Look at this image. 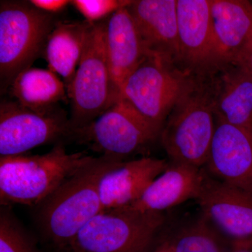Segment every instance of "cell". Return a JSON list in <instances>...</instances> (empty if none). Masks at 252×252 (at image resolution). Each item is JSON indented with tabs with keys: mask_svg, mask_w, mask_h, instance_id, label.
<instances>
[{
	"mask_svg": "<svg viewBox=\"0 0 252 252\" xmlns=\"http://www.w3.org/2000/svg\"><path fill=\"white\" fill-rule=\"evenodd\" d=\"M93 24L87 21L57 22L44 49L50 70L64 79L67 92L85 51Z\"/></svg>",
	"mask_w": 252,
	"mask_h": 252,
	"instance_id": "d6986e66",
	"label": "cell"
},
{
	"mask_svg": "<svg viewBox=\"0 0 252 252\" xmlns=\"http://www.w3.org/2000/svg\"><path fill=\"white\" fill-rule=\"evenodd\" d=\"M34 7L54 14V13L60 12L65 9L68 4H71V1L67 0H31L29 1Z\"/></svg>",
	"mask_w": 252,
	"mask_h": 252,
	"instance_id": "cb8c5ba5",
	"label": "cell"
},
{
	"mask_svg": "<svg viewBox=\"0 0 252 252\" xmlns=\"http://www.w3.org/2000/svg\"><path fill=\"white\" fill-rule=\"evenodd\" d=\"M0 252H37L9 210L1 209Z\"/></svg>",
	"mask_w": 252,
	"mask_h": 252,
	"instance_id": "7402d4cb",
	"label": "cell"
},
{
	"mask_svg": "<svg viewBox=\"0 0 252 252\" xmlns=\"http://www.w3.org/2000/svg\"><path fill=\"white\" fill-rule=\"evenodd\" d=\"M86 152L67 153L64 142L42 155L0 157L1 206L38 207L63 182L94 161Z\"/></svg>",
	"mask_w": 252,
	"mask_h": 252,
	"instance_id": "7a4b0ae2",
	"label": "cell"
},
{
	"mask_svg": "<svg viewBox=\"0 0 252 252\" xmlns=\"http://www.w3.org/2000/svg\"><path fill=\"white\" fill-rule=\"evenodd\" d=\"M72 126L57 108L35 111L16 101L0 104V157L25 154L28 151L69 139Z\"/></svg>",
	"mask_w": 252,
	"mask_h": 252,
	"instance_id": "9c48e42d",
	"label": "cell"
},
{
	"mask_svg": "<svg viewBox=\"0 0 252 252\" xmlns=\"http://www.w3.org/2000/svg\"><path fill=\"white\" fill-rule=\"evenodd\" d=\"M106 21L94 23L68 97L72 127L94 122L115 102L105 47Z\"/></svg>",
	"mask_w": 252,
	"mask_h": 252,
	"instance_id": "52a82bcc",
	"label": "cell"
},
{
	"mask_svg": "<svg viewBox=\"0 0 252 252\" xmlns=\"http://www.w3.org/2000/svg\"><path fill=\"white\" fill-rule=\"evenodd\" d=\"M181 62L200 72L215 69L211 0H177Z\"/></svg>",
	"mask_w": 252,
	"mask_h": 252,
	"instance_id": "5bb4252c",
	"label": "cell"
},
{
	"mask_svg": "<svg viewBox=\"0 0 252 252\" xmlns=\"http://www.w3.org/2000/svg\"><path fill=\"white\" fill-rule=\"evenodd\" d=\"M216 129L211 89L190 79L159 137L172 162L203 168Z\"/></svg>",
	"mask_w": 252,
	"mask_h": 252,
	"instance_id": "3957f363",
	"label": "cell"
},
{
	"mask_svg": "<svg viewBox=\"0 0 252 252\" xmlns=\"http://www.w3.org/2000/svg\"><path fill=\"white\" fill-rule=\"evenodd\" d=\"M223 69L211 89L217 119L230 125L252 129V75L239 63L220 66Z\"/></svg>",
	"mask_w": 252,
	"mask_h": 252,
	"instance_id": "ac0fdd59",
	"label": "cell"
},
{
	"mask_svg": "<svg viewBox=\"0 0 252 252\" xmlns=\"http://www.w3.org/2000/svg\"><path fill=\"white\" fill-rule=\"evenodd\" d=\"M203 168L217 180L252 194V129L216 119L215 135Z\"/></svg>",
	"mask_w": 252,
	"mask_h": 252,
	"instance_id": "8fae6325",
	"label": "cell"
},
{
	"mask_svg": "<svg viewBox=\"0 0 252 252\" xmlns=\"http://www.w3.org/2000/svg\"><path fill=\"white\" fill-rule=\"evenodd\" d=\"M168 163L163 159L151 157L117 162L99 179L98 191L103 211L119 210L135 203L165 171Z\"/></svg>",
	"mask_w": 252,
	"mask_h": 252,
	"instance_id": "4fadbf2b",
	"label": "cell"
},
{
	"mask_svg": "<svg viewBox=\"0 0 252 252\" xmlns=\"http://www.w3.org/2000/svg\"><path fill=\"white\" fill-rule=\"evenodd\" d=\"M58 21L54 14L30 1L0 3V81L1 91L10 87L20 73L31 67L44 51Z\"/></svg>",
	"mask_w": 252,
	"mask_h": 252,
	"instance_id": "277c9868",
	"label": "cell"
},
{
	"mask_svg": "<svg viewBox=\"0 0 252 252\" xmlns=\"http://www.w3.org/2000/svg\"><path fill=\"white\" fill-rule=\"evenodd\" d=\"M203 170V183L195 199L200 215L233 249L252 245V194Z\"/></svg>",
	"mask_w": 252,
	"mask_h": 252,
	"instance_id": "30bf717a",
	"label": "cell"
},
{
	"mask_svg": "<svg viewBox=\"0 0 252 252\" xmlns=\"http://www.w3.org/2000/svg\"><path fill=\"white\" fill-rule=\"evenodd\" d=\"M154 252H173L166 238L159 242Z\"/></svg>",
	"mask_w": 252,
	"mask_h": 252,
	"instance_id": "484cf974",
	"label": "cell"
},
{
	"mask_svg": "<svg viewBox=\"0 0 252 252\" xmlns=\"http://www.w3.org/2000/svg\"><path fill=\"white\" fill-rule=\"evenodd\" d=\"M190 81L173 63L148 56L123 84L117 99L130 104L162 130Z\"/></svg>",
	"mask_w": 252,
	"mask_h": 252,
	"instance_id": "ba28073f",
	"label": "cell"
},
{
	"mask_svg": "<svg viewBox=\"0 0 252 252\" xmlns=\"http://www.w3.org/2000/svg\"><path fill=\"white\" fill-rule=\"evenodd\" d=\"M164 223L162 213L104 210L79 231L70 252H150Z\"/></svg>",
	"mask_w": 252,
	"mask_h": 252,
	"instance_id": "5b68a950",
	"label": "cell"
},
{
	"mask_svg": "<svg viewBox=\"0 0 252 252\" xmlns=\"http://www.w3.org/2000/svg\"><path fill=\"white\" fill-rule=\"evenodd\" d=\"M160 132L130 104L118 99L94 122L72 127L69 139L87 146L101 156L124 160L153 142Z\"/></svg>",
	"mask_w": 252,
	"mask_h": 252,
	"instance_id": "8992f818",
	"label": "cell"
},
{
	"mask_svg": "<svg viewBox=\"0 0 252 252\" xmlns=\"http://www.w3.org/2000/svg\"><path fill=\"white\" fill-rule=\"evenodd\" d=\"M173 252H231L233 248L201 215L166 237Z\"/></svg>",
	"mask_w": 252,
	"mask_h": 252,
	"instance_id": "44dd1931",
	"label": "cell"
},
{
	"mask_svg": "<svg viewBox=\"0 0 252 252\" xmlns=\"http://www.w3.org/2000/svg\"><path fill=\"white\" fill-rule=\"evenodd\" d=\"M215 68L234 63L252 38V3L211 0Z\"/></svg>",
	"mask_w": 252,
	"mask_h": 252,
	"instance_id": "2e32d148",
	"label": "cell"
},
{
	"mask_svg": "<svg viewBox=\"0 0 252 252\" xmlns=\"http://www.w3.org/2000/svg\"><path fill=\"white\" fill-rule=\"evenodd\" d=\"M203 167L169 162L165 171L151 183L137 201L122 209L162 213L164 210L190 199L195 200L203 183Z\"/></svg>",
	"mask_w": 252,
	"mask_h": 252,
	"instance_id": "e0dca14e",
	"label": "cell"
},
{
	"mask_svg": "<svg viewBox=\"0 0 252 252\" xmlns=\"http://www.w3.org/2000/svg\"><path fill=\"white\" fill-rule=\"evenodd\" d=\"M118 158L100 156L63 182L38 206L43 233L60 252H70L79 231L103 211L98 191L99 179Z\"/></svg>",
	"mask_w": 252,
	"mask_h": 252,
	"instance_id": "6da1fadb",
	"label": "cell"
},
{
	"mask_svg": "<svg viewBox=\"0 0 252 252\" xmlns=\"http://www.w3.org/2000/svg\"><path fill=\"white\" fill-rule=\"evenodd\" d=\"M105 47L117 100L123 84L148 56L128 6L118 10L106 21Z\"/></svg>",
	"mask_w": 252,
	"mask_h": 252,
	"instance_id": "9a60e30c",
	"label": "cell"
},
{
	"mask_svg": "<svg viewBox=\"0 0 252 252\" xmlns=\"http://www.w3.org/2000/svg\"><path fill=\"white\" fill-rule=\"evenodd\" d=\"M128 9L148 56L180 62L177 0H137Z\"/></svg>",
	"mask_w": 252,
	"mask_h": 252,
	"instance_id": "7c38bea8",
	"label": "cell"
},
{
	"mask_svg": "<svg viewBox=\"0 0 252 252\" xmlns=\"http://www.w3.org/2000/svg\"><path fill=\"white\" fill-rule=\"evenodd\" d=\"M132 1L128 0H74L71 4L84 18L94 24L111 16L118 10L129 6Z\"/></svg>",
	"mask_w": 252,
	"mask_h": 252,
	"instance_id": "603a6c76",
	"label": "cell"
},
{
	"mask_svg": "<svg viewBox=\"0 0 252 252\" xmlns=\"http://www.w3.org/2000/svg\"><path fill=\"white\" fill-rule=\"evenodd\" d=\"M15 101L35 111H48L67 99V89L50 69L30 67L20 73L10 86Z\"/></svg>",
	"mask_w": 252,
	"mask_h": 252,
	"instance_id": "ffe728a7",
	"label": "cell"
},
{
	"mask_svg": "<svg viewBox=\"0 0 252 252\" xmlns=\"http://www.w3.org/2000/svg\"><path fill=\"white\" fill-rule=\"evenodd\" d=\"M235 62L240 63L245 66L252 75V38Z\"/></svg>",
	"mask_w": 252,
	"mask_h": 252,
	"instance_id": "d4e9b609",
	"label": "cell"
},
{
	"mask_svg": "<svg viewBox=\"0 0 252 252\" xmlns=\"http://www.w3.org/2000/svg\"><path fill=\"white\" fill-rule=\"evenodd\" d=\"M231 252H252V245L235 248L233 249Z\"/></svg>",
	"mask_w": 252,
	"mask_h": 252,
	"instance_id": "4316f807",
	"label": "cell"
}]
</instances>
